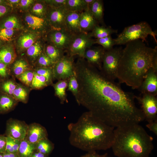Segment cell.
Listing matches in <instances>:
<instances>
[{
	"instance_id": "26",
	"label": "cell",
	"mask_w": 157,
	"mask_h": 157,
	"mask_svg": "<svg viewBox=\"0 0 157 157\" xmlns=\"http://www.w3.org/2000/svg\"><path fill=\"white\" fill-rule=\"evenodd\" d=\"M35 150V144L24 139L21 141L18 154L19 157H31Z\"/></svg>"
},
{
	"instance_id": "28",
	"label": "cell",
	"mask_w": 157,
	"mask_h": 157,
	"mask_svg": "<svg viewBox=\"0 0 157 157\" xmlns=\"http://www.w3.org/2000/svg\"><path fill=\"white\" fill-rule=\"evenodd\" d=\"M35 150L48 156L53 151L54 144L48 138L42 139L35 144Z\"/></svg>"
},
{
	"instance_id": "20",
	"label": "cell",
	"mask_w": 157,
	"mask_h": 157,
	"mask_svg": "<svg viewBox=\"0 0 157 157\" xmlns=\"http://www.w3.org/2000/svg\"><path fill=\"white\" fill-rule=\"evenodd\" d=\"M29 87L21 84L17 83L13 94V97L18 102L26 103L30 92Z\"/></svg>"
},
{
	"instance_id": "39",
	"label": "cell",
	"mask_w": 157,
	"mask_h": 157,
	"mask_svg": "<svg viewBox=\"0 0 157 157\" xmlns=\"http://www.w3.org/2000/svg\"><path fill=\"white\" fill-rule=\"evenodd\" d=\"M39 67H52L55 63L46 54L42 53L38 58V60Z\"/></svg>"
},
{
	"instance_id": "24",
	"label": "cell",
	"mask_w": 157,
	"mask_h": 157,
	"mask_svg": "<svg viewBox=\"0 0 157 157\" xmlns=\"http://www.w3.org/2000/svg\"><path fill=\"white\" fill-rule=\"evenodd\" d=\"M92 15L97 22H103L104 5L101 0H94L89 8Z\"/></svg>"
},
{
	"instance_id": "22",
	"label": "cell",
	"mask_w": 157,
	"mask_h": 157,
	"mask_svg": "<svg viewBox=\"0 0 157 157\" xmlns=\"http://www.w3.org/2000/svg\"><path fill=\"white\" fill-rule=\"evenodd\" d=\"M92 31L90 33L92 37L97 39L111 36L112 34L117 32V30L114 29L110 26H100L98 24L94 26Z\"/></svg>"
},
{
	"instance_id": "55",
	"label": "cell",
	"mask_w": 157,
	"mask_h": 157,
	"mask_svg": "<svg viewBox=\"0 0 157 157\" xmlns=\"http://www.w3.org/2000/svg\"><path fill=\"white\" fill-rule=\"evenodd\" d=\"M0 157H3V154L0 153Z\"/></svg>"
},
{
	"instance_id": "36",
	"label": "cell",
	"mask_w": 157,
	"mask_h": 157,
	"mask_svg": "<svg viewBox=\"0 0 157 157\" xmlns=\"http://www.w3.org/2000/svg\"><path fill=\"white\" fill-rule=\"evenodd\" d=\"M96 43L101 45L105 50H110L115 45L114 39L111 36H108L96 40Z\"/></svg>"
},
{
	"instance_id": "48",
	"label": "cell",
	"mask_w": 157,
	"mask_h": 157,
	"mask_svg": "<svg viewBox=\"0 0 157 157\" xmlns=\"http://www.w3.org/2000/svg\"><path fill=\"white\" fill-rule=\"evenodd\" d=\"M151 68L157 72V52L155 54L153 58Z\"/></svg>"
},
{
	"instance_id": "18",
	"label": "cell",
	"mask_w": 157,
	"mask_h": 157,
	"mask_svg": "<svg viewBox=\"0 0 157 157\" xmlns=\"http://www.w3.org/2000/svg\"><path fill=\"white\" fill-rule=\"evenodd\" d=\"M18 102L12 96L0 92V114H6L13 110Z\"/></svg>"
},
{
	"instance_id": "19",
	"label": "cell",
	"mask_w": 157,
	"mask_h": 157,
	"mask_svg": "<svg viewBox=\"0 0 157 157\" xmlns=\"http://www.w3.org/2000/svg\"><path fill=\"white\" fill-rule=\"evenodd\" d=\"M68 79L58 80L56 83L52 85L55 95L59 98L60 104H62L68 102L66 90L68 86Z\"/></svg>"
},
{
	"instance_id": "43",
	"label": "cell",
	"mask_w": 157,
	"mask_h": 157,
	"mask_svg": "<svg viewBox=\"0 0 157 157\" xmlns=\"http://www.w3.org/2000/svg\"><path fill=\"white\" fill-rule=\"evenodd\" d=\"M66 0H53L48 1L46 2L52 7L58 8L65 5Z\"/></svg>"
},
{
	"instance_id": "23",
	"label": "cell",
	"mask_w": 157,
	"mask_h": 157,
	"mask_svg": "<svg viewBox=\"0 0 157 157\" xmlns=\"http://www.w3.org/2000/svg\"><path fill=\"white\" fill-rule=\"evenodd\" d=\"M65 51L58 48L53 44L47 45L45 53L54 63H55L65 56Z\"/></svg>"
},
{
	"instance_id": "2",
	"label": "cell",
	"mask_w": 157,
	"mask_h": 157,
	"mask_svg": "<svg viewBox=\"0 0 157 157\" xmlns=\"http://www.w3.org/2000/svg\"><path fill=\"white\" fill-rule=\"evenodd\" d=\"M69 141L73 146L87 152L111 148L115 128L87 111L67 126Z\"/></svg>"
},
{
	"instance_id": "54",
	"label": "cell",
	"mask_w": 157,
	"mask_h": 157,
	"mask_svg": "<svg viewBox=\"0 0 157 157\" xmlns=\"http://www.w3.org/2000/svg\"><path fill=\"white\" fill-rule=\"evenodd\" d=\"M8 1L10 3H18L20 1L19 0H10Z\"/></svg>"
},
{
	"instance_id": "30",
	"label": "cell",
	"mask_w": 157,
	"mask_h": 157,
	"mask_svg": "<svg viewBox=\"0 0 157 157\" xmlns=\"http://www.w3.org/2000/svg\"><path fill=\"white\" fill-rule=\"evenodd\" d=\"M25 20L29 26L34 29L44 27L46 23L44 18L31 15H27Z\"/></svg>"
},
{
	"instance_id": "27",
	"label": "cell",
	"mask_w": 157,
	"mask_h": 157,
	"mask_svg": "<svg viewBox=\"0 0 157 157\" xmlns=\"http://www.w3.org/2000/svg\"><path fill=\"white\" fill-rule=\"evenodd\" d=\"M65 6L69 11L82 13L89 9L84 0H66Z\"/></svg>"
},
{
	"instance_id": "13",
	"label": "cell",
	"mask_w": 157,
	"mask_h": 157,
	"mask_svg": "<svg viewBox=\"0 0 157 157\" xmlns=\"http://www.w3.org/2000/svg\"><path fill=\"white\" fill-rule=\"evenodd\" d=\"M105 51L101 46L91 47L85 51L83 58L88 63L100 71Z\"/></svg>"
},
{
	"instance_id": "5",
	"label": "cell",
	"mask_w": 157,
	"mask_h": 157,
	"mask_svg": "<svg viewBox=\"0 0 157 157\" xmlns=\"http://www.w3.org/2000/svg\"><path fill=\"white\" fill-rule=\"evenodd\" d=\"M149 35L152 36L157 42L156 33L152 30L148 23L143 21L125 27L114 40L115 45L126 44L138 40L146 42V39Z\"/></svg>"
},
{
	"instance_id": "38",
	"label": "cell",
	"mask_w": 157,
	"mask_h": 157,
	"mask_svg": "<svg viewBox=\"0 0 157 157\" xmlns=\"http://www.w3.org/2000/svg\"><path fill=\"white\" fill-rule=\"evenodd\" d=\"M21 27L17 19L14 16H11L7 18L1 25V28H5L13 29L20 28Z\"/></svg>"
},
{
	"instance_id": "25",
	"label": "cell",
	"mask_w": 157,
	"mask_h": 157,
	"mask_svg": "<svg viewBox=\"0 0 157 157\" xmlns=\"http://www.w3.org/2000/svg\"><path fill=\"white\" fill-rule=\"evenodd\" d=\"M31 69L27 62L23 59L15 61L11 69H10V74L17 77L26 71Z\"/></svg>"
},
{
	"instance_id": "52",
	"label": "cell",
	"mask_w": 157,
	"mask_h": 157,
	"mask_svg": "<svg viewBox=\"0 0 157 157\" xmlns=\"http://www.w3.org/2000/svg\"><path fill=\"white\" fill-rule=\"evenodd\" d=\"M3 157H19L17 154L5 153L3 154Z\"/></svg>"
},
{
	"instance_id": "34",
	"label": "cell",
	"mask_w": 157,
	"mask_h": 157,
	"mask_svg": "<svg viewBox=\"0 0 157 157\" xmlns=\"http://www.w3.org/2000/svg\"><path fill=\"white\" fill-rule=\"evenodd\" d=\"M42 53V46L38 42L34 43L27 49V55L33 60L39 57Z\"/></svg>"
},
{
	"instance_id": "9",
	"label": "cell",
	"mask_w": 157,
	"mask_h": 157,
	"mask_svg": "<svg viewBox=\"0 0 157 157\" xmlns=\"http://www.w3.org/2000/svg\"><path fill=\"white\" fill-rule=\"evenodd\" d=\"M135 99L140 105L144 120L148 122L157 119V98L156 96L144 94L135 95Z\"/></svg>"
},
{
	"instance_id": "50",
	"label": "cell",
	"mask_w": 157,
	"mask_h": 157,
	"mask_svg": "<svg viewBox=\"0 0 157 157\" xmlns=\"http://www.w3.org/2000/svg\"><path fill=\"white\" fill-rule=\"evenodd\" d=\"M7 11V8L4 5H0V17L5 14Z\"/></svg>"
},
{
	"instance_id": "1",
	"label": "cell",
	"mask_w": 157,
	"mask_h": 157,
	"mask_svg": "<svg viewBox=\"0 0 157 157\" xmlns=\"http://www.w3.org/2000/svg\"><path fill=\"white\" fill-rule=\"evenodd\" d=\"M75 72L78 84L76 101L94 115L114 128L144 120L135 95L124 91L120 83L107 78L84 58L75 63Z\"/></svg>"
},
{
	"instance_id": "40",
	"label": "cell",
	"mask_w": 157,
	"mask_h": 157,
	"mask_svg": "<svg viewBox=\"0 0 157 157\" xmlns=\"http://www.w3.org/2000/svg\"><path fill=\"white\" fill-rule=\"evenodd\" d=\"M14 33L13 29L1 28L0 30V39L4 41H8L12 38Z\"/></svg>"
},
{
	"instance_id": "15",
	"label": "cell",
	"mask_w": 157,
	"mask_h": 157,
	"mask_svg": "<svg viewBox=\"0 0 157 157\" xmlns=\"http://www.w3.org/2000/svg\"><path fill=\"white\" fill-rule=\"evenodd\" d=\"M52 8L48 15L51 25L55 29L65 28V17L68 10L65 6L58 8L52 7Z\"/></svg>"
},
{
	"instance_id": "57",
	"label": "cell",
	"mask_w": 157,
	"mask_h": 157,
	"mask_svg": "<svg viewBox=\"0 0 157 157\" xmlns=\"http://www.w3.org/2000/svg\"><path fill=\"white\" fill-rule=\"evenodd\" d=\"M2 80H3V79H2L1 77V76H0V83L2 81Z\"/></svg>"
},
{
	"instance_id": "56",
	"label": "cell",
	"mask_w": 157,
	"mask_h": 157,
	"mask_svg": "<svg viewBox=\"0 0 157 157\" xmlns=\"http://www.w3.org/2000/svg\"><path fill=\"white\" fill-rule=\"evenodd\" d=\"M3 1L0 0V5H1L3 2Z\"/></svg>"
},
{
	"instance_id": "17",
	"label": "cell",
	"mask_w": 157,
	"mask_h": 157,
	"mask_svg": "<svg viewBox=\"0 0 157 157\" xmlns=\"http://www.w3.org/2000/svg\"><path fill=\"white\" fill-rule=\"evenodd\" d=\"M97 23L89 9L81 13L80 26L82 32L88 33V31H92Z\"/></svg>"
},
{
	"instance_id": "12",
	"label": "cell",
	"mask_w": 157,
	"mask_h": 157,
	"mask_svg": "<svg viewBox=\"0 0 157 157\" xmlns=\"http://www.w3.org/2000/svg\"><path fill=\"white\" fill-rule=\"evenodd\" d=\"M73 35L63 28L54 29L50 33L49 38L53 44L65 51L67 49Z\"/></svg>"
},
{
	"instance_id": "35",
	"label": "cell",
	"mask_w": 157,
	"mask_h": 157,
	"mask_svg": "<svg viewBox=\"0 0 157 157\" xmlns=\"http://www.w3.org/2000/svg\"><path fill=\"white\" fill-rule=\"evenodd\" d=\"M34 76V71L31 69L23 72L16 78L24 85L30 88Z\"/></svg>"
},
{
	"instance_id": "3",
	"label": "cell",
	"mask_w": 157,
	"mask_h": 157,
	"mask_svg": "<svg viewBox=\"0 0 157 157\" xmlns=\"http://www.w3.org/2000/svg\"><path fill=\"white\" fill-rule=\"evenodd\" d=\"M157 47L146 45L140 40L126 44L123 49L118 68L117 78L120 83H124L132 89H138L149 69Z\"/></svg>"
},
{
	"instance_id": "41",
	"label": "cell",
	"mask_w": 157,
	"mask_h": 157,
	"mask_svg": "<svg viewBox=\"0 0 157 157\" xmlns=\"http://www.w3.org/2000/svg\"><path fill=\"white\" fill-rule=\"evenodd\" d=\"M8 66L0 62V76L2 79L8 78L10 74V68Z\"/></svg>"
},
{
	"instance_id": "6",
	"label": "cell",
	"mask_w": 157,
	"mask_h": 157,
	"mask_svg": "<svg viewBox=\"0 0 157 157\" xmlns=\"http://www.w3.org/2000/svg\"><path fill=\"white\" fill-rule=\"evenodd\" d=\"M122 50L120 47L113 48L105 52L100 71L110 80L115 81L117 79V71Z\"/></svg>"
},
{
	"instance_id": "44",
	"label": "cell",
	"mask_w": 157,
	"mask_h": 157,
	"mask_svg": "<svg viewBox=\"0 0 157 157\" xmlns=\"http://www.w3.org/2000/svg\"><path fill=\"white\" fill-rule=\"evenodd\" d=\"M6 151L5 153H15L13 149V138L7 137Z\"/></svg>"
},
{
	"instance_id": "21",
	"label": "cell",
	"mask_w": 157,
	"mask_h": 157,
	"mask_svg": "<svg viewBox=\"0 0 157 157\" xmlns=\"http://www.w3.org/2000/svg\"><path fill=\"white\" fill-rule=\"evenodd\" d=\"M16 57L15 52L11 47L6 46L0 49V62L9 66L14 61Z\"/></svg>"
},
{
	"instance_id": "58",
	"label": "cell",
	"mask_w": 157,
	"mask_h": 157,
	"mask_svg": "<svg viewBox=\"0 0 157 157\" xmlns=\"http://www.w3.org/2000/svg\"><path fill=\"white\" fill-rule=\"evenodd\" d=\"M1 43L0 42V47H1Z\"/></svg>"
},
{
	"instance_id": "31",
	"label": "cell",
	"mask_w": 157,
	"mask_h": 157,
	"mask_svg": "<svg viewBox=\"0 0 157 157\" xmlns=\"http://www.w3.org/2000/svg\"><path fill=\"white\" fill-rule=\"evenodd\" d=\"M50 85L46 78L34 71V76L30 88L33 89H42Z\"/></svg>"
},
{
	"instance_id": "7",
	"label": "cell",
	"mask_w": 157,
	"mask_h": 157,
	"mask_svg": "<svg viewBox=\"0 0 157 157\" xmlns=\"http://www.w3.org/2000/svg\"><path fill=\"white\" fill-rule=\"evenodd\" d=\"M90 33L82 32L73 34L66 50L67 55L72 56H78L83 58L85 51L96 43L92 38Z\"/></svg>"
},
{
	"instance_id": "42",
	"label": "cell",
	"mask_w": 157,
	"mask_h": 157,
	"mask_svg": "<svg viewBox=\"0 0 157 157\" xmlns=\"http://www.w3.org/2000/svg\"><path fill=\"white\" fill-rule=\"evenodd\" d=\"M44 6L41 3H37L35 4L32 8L33 12L40 16L44 15L45 12Z\"/></svg>"
},
{
	"instance_id": "51",
	"label": "cell",
	"mask_w": 157,
	"mask_h": 157,
	"mask_svg": "<svg viewBox=\"0 0 157 157\" xmlns=\"http://www.w3.org/2000/svg\"><path fill=\"white\" fill-rule=\"evenodd\" d=\"M48 156L36 150L32 154L31 157H48Z\"/></svg>"
},
{
	"instance_id": "11",
	"label": "cell",
	"mask_w": 157,
	"mask_h": 157,
	"mask_svg": "<svg viewBox=\"0 0 157 157\" xmlns=\"http://www.w3.org/2000/svg\"><path fill=\"white\" fill-rule=\"evenodd\" d=\"M138 89L142 94L156 96L157 94V72L152 68H150Z\"/></svg>"
},
{
	"instance_id": "4",
	"label": "cell",
	"mask_w": 157,
	"mask_h": 157,
	"mask_svg": "<svg viewBox=\"0 0 157 157\" xmlns=\"http://www.w3.org/2000/svg\"><path fill=\"white\" fill-rule=\"evenodd\" d=\"M153 138L139 124L115 128L111 147L117 157H149Z\"/></svg>"
},
{
	"instance_id": "49",
	"label": "cell",
	"mask_w": 157,
	"mask_h": 157,
	"mask_svg": "<svg viewBox=\"0 0 157 157\" xmlns=\"http://www.w3.org/2000/svg\"><path fill=\"white\" fill-rule=\"evenodd\" d=\"M33 2L32 0H22L20 1V5L24 7H27L29 6Z\"/></svg>"
},
{
	"instance_id": "8",
	"label": "cell",
	"mask_w": 157,
	"mask_h": 157,
	"mask_svg": "<svg viewBox=\"0 0 157 157\" xmlns=\"http://www.w3.org/2000/svg\"><path fill=\"white\" fill-rule=\"evenodd\" d=\"M75 63L73 56L65 55L53 66L55 79H68L75 73Z\"/></svg>"
},
{
	"instance_id": "16",
	"label": "cell",
	"mask_w": 157,
	"mask_h": 157,
	"mask_svg": "<svg viewBox=\"0 0 157 157\" xmlns=\"http://www.w3.org/2000/svg\"><path fill=\"white\" fill-rule=\"evenodd\" d=\"M81 13L68 11L67 13L65 28L72 34L82 32L80 26Z\"/></svg>"
},
{
	"instance_id": "46",
	"label": "cell",
	"mask_w": 157,
	"mask_h": 157,
	"mask_svg": "<svg viewBox=\"0 0 157 157\" xmlns=\"http://www.w3.org/2000/svg\"><path fill=\"white\" fill-rule=\"evenodd\" d=\"M146 126L156 135H157V119L148 122Z\"/></svg>"
},
{
	"instance_id": "29",
	"label": "cell",
	"mask_w": 157,
	"mask_h": 157,
	"mask_svg": "<svg viewBox=\"0 0 157 157\" xmlns=\"http://www.w3.org/2000/svg\"><path fill=\"white\" fill-rule=\"evenodd\" d=\"M17 83L13 79L2 80L0 83V92L13 96Z\"/></svg>"
},
{
	"instance_id": "37",
	"label": "cell",
	"mask_w": 157,
	"mask_h": 157,
	"mask_svg": "<svg viewBox=\"0 0 157 157\" xmlns=\"http://www.w3.org/2000/svg\"><path fill=\"white\" fill-rule=\"evenodd\" d=\"M67 89V90L71 92L76 98L78 93V84L75 73L68 79Z\"/></svg>"
},
{
	"instance_id": "32",
	"label": "cell",
	"mask_w": 157,
	"mask_h": 157,
	"mask_svg": "<svg viewBox=\"0 0 157 157\" xmlns=\"http://www.w3.org/2000/svg\"><path fill=\"white\" fill-rule=\"evenodd\" d=\"M33 71L37 74L44 77L50 85L53 84L55 79L53 70V67H37Z\"/></svg>"
},
{
	"instance_id": "33",
	"label": "cell",
	"mask_w": 157,
	"mask_h": 157,
	"mask_svg": "<svg viewBox=\"0 0 157 157\" xmlns=\"http://www.w3.org/2000/svg\"><path fill=\"white\" fill-rule=\"evenodd\" d=\"M34 36L33 34L28 33L21 36L18 41L20 47L22 49H28L35 42Z\"/></svg>"
},
{
	"instance_id": "14",
	"label": "cell",
	"mask_w": 157,
	"mask_h": 157,
	"mask_svg": "<svg viewBox=\"0 0 157 157\" xmlns=\"http://www.w3.org/2000/svg\"><path fill=\"white\" fill-rule=\"evenodd\" d=\"M48 137L47 131L45 127L39 124L33 123L28 125L24 139L30 143L35 144Z\"/></svg>"
},
{
	"instance_id": "53",
	"label": "cell",
	"mask_w": 157,
	"mask_h": 157,
	"mask_svg": "<svg viewBox=\"0 0 157 157\" xmlns=\"http://www.w3.org/2000/svg\"><path fill=\"white\" fill-rule=\"evenodd\" d=\"M94 0H84V1L88 8L89 9V8L94 2Z\"/></svg>"
},
{
	"instance_id": "47",
	"label": "cell",
	"mask_w": 157,
	"mask_h": 157,
	"mask_svg": "<svg viewBox=\"0 0 157 157\" xmlns=\"http://www.w3.org/2000/svg\"><path fill=\"white\" fill-rule=\"evenodd\" d=\"M80 157H111L109 156L107 153L103 154H98L96 151L88 152Z\"/></svg>"
},
{
	"instance_id": "45",
	"label": "cell",
	"mask_w": 157,
	"mask_h": 157,
	"mask_svg": "<svg viewBox=\"0 0 157 157\" xmlns=\"http://www.w3.org/2000/svg\"><path fill=\"white\" fill-rule=\"evenodd\" d=\"M7 137L5 135H0V153L6 152Z\"/></svg>"
},
{
	"instance_id": "10",
	"label": "cell",
	"mask_w": 157,
	"mask_h": 157,
	"mask_svg": "<svg viewBox=\"0 0 157 157\" xmlns=\"http://www.w3.org/2000/svg\"><path fill=\"white\" fill-rule=\"evenodd\" d=\"M28 125L24 121L10 118L6 122L5 135L15 139L23 140L26 137Z\"/></svg>"
}]
</instances>
